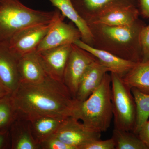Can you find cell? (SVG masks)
I'll return each instance as SVG.
<instances>
[{"label":"cell","instance_id":"cell-1","mask_svg":"<svg viewBox=\"0 0 149 149\" xmlns=\"http://www.w3.org/2000/svg\"><path fill=\"white\" fill-rule=\"evenodd\" d=\"M11 97L18 116L27 120L70 116L75 102L63 82L47 76L40 83H19Z\"/></svg>","mask_w":149,"mask_h":149},{"label":"cell","instance_id":"cell-2","mask_svg":"<svg viewBox=\"0 0 149 149\" xmlns=\"http://www.w3.org/2000/svg\"><path fill=\"white\" fill-rule=\"evenodd\" d=\"M88 25L93 35V47L134 62L142 61L140 36L141 30L145 26L143 22L138 19L128 26L97 24Z\"/></svg>","mask_w":149,"mask_h":149},{"label":"cell","instance_id":"cell-3","mask_svg":"<svg viewBox=\"0 0 149 149\" xmlns=\"http://www.w3.org/2000/svg\"><path fill=\"white\" fill-rule=\"evenodd\" d=\"M105 74L101 83L92 95L82 102L75 100L70 116L88 128L99 133L106 132L113 115L110 74Z\"/></svg>","mask_w":149,"mask_h":149},{"label":"cell","instance_id":"cell-4","mask_svg":"<svg viewBox=\"0 0 149 149\" xmlns=\"http://www.w3.org/2000/svg\"><path fill=\"white\" fill-rule=\"evenodd\" d=\"M61 14L58 10L43 11L32 9L19 0H0V45H7L11 38L22 29L50 23Z\"/></svg>","mask_w":149,"mask_h":149},{"label":"cell","instance_id":"cell-5","mask_svg":"<svg viewBox=\"0 0 149 149\" xmlns=\"http://www.w3.org/2000/svg\"><path fill=\"white\" fill-rule=\"evenodd\" d=\"M110 75L114 128L133 132L136 125V106L131 89L118 74L110 72Z\"/></svg>","mask_w":149,"mask_h":149},{"label":"cell","instance_id":"cell-6","mask_svg":"<svg viewBox=\"0 0 149 149\" xmlns=\"http://www.w3.org/2000/svg\"><path fill=\"white\" fill-rule=\"evenodd\" d=\"M97 59L93 54L72 44L63 76V83L75 98L82 77L90 65Z\"/></svg>","mask_w":149,"mask_h":149},{"label":"cell","instance_id":"cell-7","mask_svg":"<svg viewBox=\"0 0 149 149\" xmlns=\"http://www.w3.org/2000/svg\"><path fill=\"white\" fill-rule=\"evenodd\" d=\"M57 18L49 23L36 24L22 29L11 38L7 46L18 58L35 52Z\"/></svg>","mask_w":149,"mask_h":149},{"label":"cell","instance_id":"cell-8","mask_svg":"<svg viewBox=\"0 0 149 149\" xmlns=\"http://www.w3.org/2000/svg\"><path fill=\"white\" fill-rule=\"evenodd\" d=\"M55 135L73 149H82L91 141L100 139L101 133L91 130L71 116L66 118Z\"/></svg>","mask_w":149,"mask_h":149},{"label":"cell","instance_id":"cell-9","mask_svg":"<svg viewBox=\"0 0 149 149\" xmlns=\"http://www.w3.org/2000/svg\"><path fill=\"white\" fill-rule=\"evenodd\" d=\"M65 17L61 15L54 22L36 50L38 53L60 46L73 44L81 40V33L74 24L64 22Z\"/></svg>","mask_w":149,"mask_h":149},{"label":"cell","instance_id":"cell-10","mask_svg":"<svg viewBox=\"0 0 149 149\" xmlns=\"http://www.w3.org/2000/svg\"><path fill=\"white\" fill-rule=\"evenodd\" d=\"M72 44H68L37 53L45 73L54 80L63 82V76Z\"/></svg>","mask_w":149,"mask_h":149},{"label":"cell","instance_id":"cell-11","mask_svg":"<svg viewBox=\"0 0 149 149\" xmlns=\"http://www.w3.org/2000/svg\"><path fill=\"white\" fill-rule=\"evenodd\" d=\"M79 15L88 24L102 14L112 9L134 6L137 0H71Z\"/></svg>","mask_w":149,"mask_h":149},{"label":"cell","instance_id":"cell-12","mask_svg":"<svg viewBox=\"0 0 149 149\" xmlns=\"http://www.w3.org/2000/svg\"><path fill=\"white\" fill-rule=\"evenodd\" d=\"M18 59L7 46L0 45V80L11 94L20 83Z\"/></svg>","mask_w":149,"mask_h":149},{"label":"cell","instance_id":"cell-13","mask_svg":"<svg viewBox=\"0 0 149 149\" xmlns=\"http://www.w3.org/2000/svg\"><path fill=\"white\" fill-rule=\"evenodd\" d=\"M73 44L93 54L108 69L109 72L116 73L121 77L126 74L136 63L120 58L107 51L93 47L81 40H77Z\"/></svg>","mask_w":149,"mask_h":149},{"label":"cell","instance_id":"cell-14","mask_svg":"<svg viewBox=\"0 0 149 149\" xmlns=\"http://www.w3.org/2000/svg\"><path fill=\"white\" fill-rule=\"evenodd\" d=\"M138 7L131 6L112 9L102 14L88 24H97L110 26L131 25L139 19Z\"/></svg>","mask_w":149,"mask_h":149},{"label":"cell","instance_id":"cell-15","mask_svg":"<svg viewBox=\"0 0 149 149\" xmlns=\"http://www.w3.org/2000/svg\"><path fill=\"white\" fill-rule=\"evenodd\" d=\"M109 72L97 58L88 68L80 82L74 100L82 102L88 98L99 87L104 76Z\"/></svg>","mask_w":149,"mask_h":149},{"label":"cell","instance_id":"cell-16","mask_svg":"<svg viewBox=\"0 0 149 149\" xmlns=\"http://www.w3.org/2000/svg\"><path fill=\"white\" fill-rule=\"evenodd\" d=\"M18 68L20 83H40L47 76L36 51L19 58Z\"/></svg>","mask_w":149,"mask_h":149},{"label":"cell","instance_id":"cell-17","mask_svg":"<svg viewBox=\"0 0 149 149\" xmlns=\"http://www.w3.org/2000/svg\"><path fill=\"white\" fill-rule=\"evenodd\" d=\"M12 124V149H41L32 134L29 120L18 116Z\"/></svg>","mask_w":149,"mask_h":149},{"label":"cell","instance_id":"cell-18","mask_svg":"<svg viewBox=\"0 0 149 149\" xmlns=\"http://www.w3.org/2000/svg\"><path fill=\"white\" fill-rule=\"evenodd\" d=\"M61 13L75 25L81 33V40L89 45L93 46V37L89 25L74 8L71 0H48Z\"/></svg>","mask_w":149,"mask_h":149},{"label":"cell","instance_id":"cell-19","mask_svg":"<svg viewBox=\"0 0 149 149\" xmlns=\"http://www.w3.org/2000/svg\"><path fill=\"white\" fill-rule=\"evenodd\" d=\"M67 117L41 116L29 120L35 140L40 145L41 143L55 134Z\"/></svg>","mask_w":149,"mask_h":149},{"label":"cell","instance_id":"cell-20","mask_svg":"<svg viewBox=\"0 0 149 149\" xmlns=\"http://www.w3.org/2000/svg\"><path fill=\"white\" fill-rule=\"evenodd\" d=\"M122 79L130 89L136 88L141 93L149 95V60L136 63Z\"/></svg>","mask_w":149,"mask_h":149},{"label":"cell","instance_id":"cell-21","mask_svg":"<svg viewBox=\"0 0 149 149\" xmlns=\"http://www.w3.org/2000/svg\"><path fill=\"white\" fill-rule=\"evenodd\" d=\"M116 149H148L137 134L114 128L112 136Z\"/></svg>","mask_w":149,"mask_h":149},{"label":"cell","instance_id":"cell-22","mask_svg":"<svg viewBox=\"0 0 149 149\" xmlns=\"http://www.w3.org/2000/svg\"><path fill=\"white\" fill-rule=\"evenodd\" d=\"M131 91L136 106V125L133 133L137 135L149 117V95L141 93L136 88H131Z\"/></svg>","mask_w":149,"mask_h":149},{"label":"cell","instance_id":"cell-23","mask_svg":"<svg viewBox=\"0 0 149 149\" xmlns=\"http://www.w3.org/2000/svg\"><path fill=\"white\" fill-rule=\"evenodd\" d=\"M17 117L11 94L0 98V129L12 124Z\"/></svg>","mask_w":149,"mask_h":149},{"label":"cell","instance_id":"cell-24","mask_svg":"<svg viewBox=\"0 0 149 149\" xmlns=\"http://www.w3.org/2000/svg\"><path fill=\"white\" fill-rule=\"evenodd\" d=\"M142 50V61L149 60V25L145 26L141 30L140 36Z\"/></svg>","mask_w":149,"mask_h":149},{"label":"cell","instance_id":"cell-25","mask_svg":"<svg viewBox=\"0 0 149 149\" xmlns=\"http://www.w3.org/2000/svg\"><path fill=\"white\" fill-rule=\"evenodd\" d=\"M40 148L42 149H73L72 147L61 141L55 135L41 143Z\"/></svg>","mask_w":149,"mask_h":149},{"label":"cell","instance_id":"cell-26","mask_svg":"<svg viewBox=\"0 0 149 149\" xmlns=\"http://www.w3.org/2000/svg\"><path fill=\"white\" fill-rule=\"evenodd\" d=\"M115 144L112 138L102 141L100 139L91 141L83 147L82 149H114Z\"/></svg>","mask_w":149,"mask_h":149},{"label":"cell","instance_id":"cell-27","mask_svg":"<svg viewBox=\"0 0 149 149\" xmlns=\"http://www.w3.org/2000/svg\"><path fill=\"white\" fill-rule=\"evenodd\" d=\"M139 138L149 149V121L147 120L141 126L137 134Z\"/></svg>","mask_w":149,"mask_h":149},{"label":"cell","instance_id":"cell-28","mask_svg":"<svg viewBox=\"0 0 149 149\" xmlns=\"http://www.w3.org/2000/svg\"><path fill=\"white\" fill-rule=\"evenodd\" d=\"M140 14L144 18H149V0H137Z\"/></svg>","mask_w":149,"mask_h":149},{"label":"cell","instance_id":"cell-29","mask_svg":"<svg viewBox=\"0 0 149 149\" xmlns=\"http://www.w3.org/2000/svg\"><path fill=\"white\" fill-rule=\"evenodd\" d=\"M10 94L0 80V98Z\"/></svg>","mask_w":149,"mask_h":149},{"label":"cell","instance_id":"cell-30","mask_svg":"<svg viewBox=\"0 0 149 149\" xmlns=\"http://www.w3.org/2000/svg\"><path fill=\"white\" fill-rule=\"evenodd\" d=\"M6 134L5 133H0V149L3 147L6 142Z\"/></svg>","mask_w":149,"mask_h":149}]
</instances>
